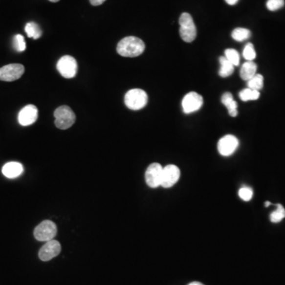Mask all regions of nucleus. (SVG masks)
<instances>
[{"label": "nucleus", "instance_id": "a878e982", "mask_svg": "<svg viewBox=\"0 0 285 285\" xmlns=\"http://www.w3.org/2000/svg\"><path fill=\"white\" fill-rule=\"evenodd\" d=\"M253 195H254L253 190H252L251 188L248 187V186H244V187L241 188L240 191H239V196L243 201H250L253 198Z\"/></svg>", "mask_w": 285, "mask_h": 285}, {"label": "nucleus", "instance_id": "9b49d317", "mask_svg": "<svg viewBox=\"0 0 285 285\" xmlns=\"http://www.w3.org/2000/svg\"><path fill=\"white\" fill-rule=\"evenodd\" d=\"M240 142L233 135H227L221 138L218 143V151L223 156H230L237 150Z\"/></svg>", "mask_w": 285, "mask_h": 285}, {"label": "nucleus", "instance_id": "412c9836", "mask_svg": "<svg viewBox=\"0 0 285 285\" xmlns=\"http://www.w3.org/2000/svg\"><path fill=\"white\" fill-rule=\"evenodd\" d=\"M247 86L248 88L260 91V89H263L264 86V78L260 74H256L254 77L247 81Z\"/></svg>", "mask_w": 285, "mask_h": 285}, {"label": "nucleus", "instance_id": "aec40b11", "mask_svg": "<svg viewBox=\"0 0 285 285\" xmlns=\"http://www.w3.org/2000/svg\"><path fill=\"white\" fill-rule=\"evenodd\" d=\"M251 36V32L245 28H236L231 33V37L236 42H241L249 39Z\"/></svg>", "mask_w": 285, "mask_h": 285}, {"label": "nucleus", "instance_id": "c756f323", "mask_svg": "<svg viewBox=\"0 0 285 285\" xmlns=\"http://www.w3.org/2000/svg\"><path fill=\"white\" fill-rule=\"evenodd\" d=\"M188 285H204L203 284L200 283V282H197V281H194V282H192V283L189 284Z\"/></svg>", "mask_w": 285, "mask_h": 285}, {"label": "nucleus", "instance_id": "bb28decb", "mask_svg": "<svg viewBox=\"0 0 285 285\" xmlns=\"http://www.w3.org/2000/svg\"><path fill=\"white\" fill-rule=\"evenodd\" d=\"M285 6V0H268L266 2L268 11H276Z\"/></svg>", "mask_w": 285, "mask_h": 285}, {"label": "nucleus", "instance_id": "f03ea898", "mask_svg": "<svg viewBox=\"0 0 285 285\" xmlns=\"http://www.w3.org/2000/svg\"><path fill=\"white\" fill-rule=\"evenodd\" d=\"M180 29L179 33L181 39L186 43H191L197 38V27L194 23V19L191 15L188 13L181 14L179 19Z\"/></svg>", "mask_w": 285, "mask_h": 285}, {"label": "nucleus", "instance_id": "f257e3e1", "mask_svg": "<svg viewBox=\"0 0 285 285\" xmlns=\"http://www.w3.org/2000/svg\"><path fill=\"white\" fill-rule=\"evenodd\" d=\"M145 50L144 42L136 37H126L117 44V51L120 56L124 57H136Z\"/></svg>", "mask_w": 285, "mask_h": 285}, {"label": "nucleus", "instance_id": "b1692460", "mask_svg": "<svg viewBox=\"0 0 285 285\" xmlns=\"http://www.w3.org/2000/svg\"><path fill=\"white\" fill-rule=\"evenodd\" d=\"M13 45H14L15 50L18 51V52L25 51V48H26V44H25L24 37L21 34L15 35L14 41H13Z\"/></svg>", "mask_w": 285, "mask_h": 285}, {"label": "nucleus", "instance_id": "4be33fe9", "mask_svg": "<svg viewBox=\"0 0 285 285\" xmlns=\"http://www.w3.org/2000/svg\"><path fill=\"white\" fill-rule=\"evenodd\" d=\"M277 209L270 214V220L272 223H280L285 218V208L281 204H277Z\"/></svg>", "mask_w": 285, "mask_h": 285}, {"label": "nucleus", "instance_id": "20e7f679", "mask_svg": "<svg viewBox=\"0 0 285 285\" xmlns=\"http://www.w3.org/2000/svg\"><path fill=\"white\" fill-rule=\"evenodd\" d=\"M55 125L58 129L65 130L71 128L75 122V112L67 106H62L54 112Z\"/></svg>", "mask_w": 285, "mask_h": 285}, {"label": "nucleus", "instance_id": "4468645a", "mask_svg": "<svg viewBox=\"0 0 285 285\" xmlns=\"http://www.w3.org/2000/svg\"><path fill=\"white\" fill-rule=\"evenodd\" d=\"M24 168L21 163L17 162H7L2 169V175L7 178H15L23 173Z\"/></svg>", "mask_w": 285, "mask_h": 285}, {"label": "nucleus", "instance_id": "a211bd4d", "mask_svg": "<svg viewBox=\"0 0 285 285\" xmlns=\"http://www.w3.org/2000/svg\"><path fill=\"white\" fill-rule=\"evenodd\" d=\"M25 31L29 38L34 40L38 39L42 35V29L40 28L39 25L33 22L25 25Z\"/></svg>", "mask_w": 285, "mask_h": 285}, {"label": "nucleus", "instance_id": "f3484780", "mask_svg": "<svg viewBox=\"0 0 285 285\" xmlns=\"http://www.w3.org/2000/svg\"><path fill=\"white\" fill-rule=\"evenodd\" d=\"M220 68L219 71V75L222 78H227L232 75L235 70V66L230 61H227L225 56L219 57Z\"/></svg>", "mask_w": 285, "mask_h": 285}, {"label": "nucleus", "instance_id": "cd10ccee", "mask_svg": "<svg viewBox=\"0 0 285 285\" xmlns=\"http://www.w3.org/2000/svg\"><path fill=\"white\" fill-rule=\"evenodd\" d=\"M107 0H89V2L93 6H100L103 2H106Z\"/></svg>", "mask_w": 285, "mask_h": 285}, {"label": "nucleus", "instance_id": "ddd939ff", "mask_svg": "<svg viewBox=\"0 0 285 285\" xmlns=\"http://www.w3.org/2000/svg\"><path fill=\"white\" fill-rule=\"evenodd\" d=\"M38 117V108L34 105H28L19 112L18 120L19 124L22 126H29L35 123Z\"/></svg>", "mask_w": 285, "mask_h": 285}, {"label": "nucleus", "instance_id": "2f4dec72", "mask_svg": "<svg viewBox=\"0 0 285 285\" xmlns=\"http://www.w3.org/2000/svg\"><path fill=\"white\" fill-rule=\"evenodd\" d=\"M48 1H50V2H59V1H60V0H48Z\"/></svg>", "mask_w": 285, "mask_h": 285}, {"label": "nucleus", "instance_id": "6ab92c4d", "mask_svg": "<svg viewBox=\"0 0 285 285\" xmlns=\"http://www.w3.org/2000/svg\"><path fill=\"white\" fill-rule=\"evenodd\" d=\"M240 98L243 102L258 100L260 98V92L250 88H246L240 92Z\"/></svg>", "mask_w": 285, "mask_h": 285}, {"label": "nucleus", "instance_id": "7c9ffc66", "mask_svg": "<svg viewBox=\"0 0 285 285\" xmlns=\"http://www.w3.org/2000/svg\"><path fill=\"white\" fill-rule=\"evenodd\" d=\"M270 202L269 201H266L265 202V204H264V206L265 207H268L269 206V205H270Z\"/></svg>", "mask_w": 285, "mask_h": 285}, {"label": "nucleus", "instance_id": "7ed1b4c3", "mask_svg": "<svg viewBox=\"0 0 285 285\" xmlns=\"http://www.w3.org/2000/svg\"><path fill=\"white\" fill-rule=\"evenodd\" d=\"M148 94L144 89H132L125 96V106L132 110H140L148 104Z\"/></svg>", "mask_w": 285, "mask_h": 285}, {"label": "nucleus", "instance_id": "6e6552de", "mask_svg": "<svg viewBox=\"0 0 285 285\" xmlns=\"http://www.w3.org/2000/svg\"><path fill=\"white\" fill-rule=\"evenodd\" d=\"M204 104V99L200 94L197 92H190L183 98L182 100V109L186 114L196 112L201 108Z\"/></svg>", "mask_w": 285, "mask_h": 285}, {"label": "nucleus", "instance_id": "9d476101", "mask_svg": "<svg viewBox=\"0 0 285 285\" xmlns=\"http://www.w3.org/2000/svg\"><path fill=\"white\" fill-rule=\"evenodd\" d=\"M163 167L159 163L154 162L148 167L145 173V181L151 188H157L161 185Z\"/></svg>", "mask_w": 285, "mask_h": 285}, {"label": "nucleus", "instance_id": "423d86ee", "mask_svg": "<svg viewBox=\"0 0 285 285\" xmlns=\"http://www.w3.org/2000/svg\"><path fill=\"white\" fill-rule=\"evenodd\" d=\"M56 68L63 77L72 79L77 74V62L72 56H64L59 60Z\"/></svg>", "mask_w": 285, "mask_h": 285}, {"label": "nucleus", "instance_id": "c85d7f7f", "mask_svg": "<svg viewBox=\"0 0 285 285\" xmlns=\"http://www.w3.org/2000/svg\"><path fill=\"white\" fill-rule=\"evenodd\" d=\"M225 1H226L227 4L231 5V6H233V5L236 4L239 2V0H225Z\"/></svg>", "mask_w": 285, "mask_h": 285}, {"label": "nucleus", "instance_id": "39448f33", "mask_svg": "<svg viewBox=\"0 0 285 285\" xmlns=\"http://www.w3.org/2000/svg\"><path fill=\"white\" fill-rule=\"evenodd\" d=\"M57 233V227L52 221L44 220L36 227L34 235L40 241H48L53 240Z\"/></svg>", "mask_w": 285, "mask_h": 285}, {"label": "nucleus", "instance_id": "5701e85b", "mask_svg": "<svg viewBox=\"0 0 285 285\" xmlns=\"http://www.w3.org/2000/svg\"><path fill=\"white\" fill-rule=\"evenodd\" d=\"M225 57L227 61L234 65V66H239L240 63V53L234 48H227L225 50Z\"/></svg>", "mask_w": 285, "mask_h": 285}, {"label": "nucleus", "instance_id": "1a4fd4ad", "mask_svg": "<svg viewBox=\"0 0 285 285\" xmlns=\"http://www.w3.org/2000/svg\"><path fill=\"white\" fill-rule=\"evenodd\" d=\"M181 172L178 167L175 165H167L162 170V181L161 186L169 189L177 183L180 178Z\"/></svg>", "mask_w": 285, "mask_h": 285}, {"label": "nucleus", "instance_id": "dca6fc26", "mask_svg": "<svg viewBox=\"0 0 285 285\" xmlns=\"http://www.w3.org/2000/svg\"><path fill=\"white\" fill-rule=\"evenodd\" d=\"M221 102L224 105L227 109L229 115L231 117H237L238 115V105L237 102L234 100L233 96L229 92H226L222 96Z\"/></svg>", "mask_w": 285, "mask_h": 285}, {"label": "nucleus", "instance_id": "f8f14e48", "mask_svg": "<svg viewBox=\"0 0 285 285\" xmlns=\"http://www.w3.org/2000/svg\"><path fill=\"white\" fill-rule=\"evenodd\" d=\"M61 251V245L58 241L52 240L46 241L39 251V258L43 262H48L58 256Z\"/></svg>", "mask_w": 285, "mask_h": 285}, {"label": "nucleus", "instance_id": "393cba45", "mask_svg": "<svg viewBox=\"0 0 285 285\" xmlns=\"http://www.w3.org/2000/svg\"><path fill=\"white\" fill-rule=\"evenodd\" d=\"M242 56L247 61H254V59L256 58V52L251 43H247L246 44L242 52Z\"/></svg>", "mask_w": 285, "mask_h": 285}, {"label": "nucleus", "instance_id": "0eeeda50", "mask_svg": "<svg viewBox=\"0 0 285 285\" xmlns=\"http://www.w3.org/2000/svg\"><path fill=\"white\" fill-rule=\"evenodd\" d=\"M25 72V67L20 64H11L0 67V80L13 82L20 79Z\"/></svg>", "mask_w": 285, "mask_h": 285}, {"label": "nucleus", "instance_id": "2eb2a0df", "mask_svg": "<svg viewBox=\"0 0 285 285\" xmlns=\"http://www.w3.org/2000/svg\"><path fill=\"white\" fill-rule=\"evenodd\" d=\"M258 66L254 61H246L240 69V77L244 81H249L257 74Z\"/></svg>", "mask_w": 285, "mask_h": 285}]
</instances>
